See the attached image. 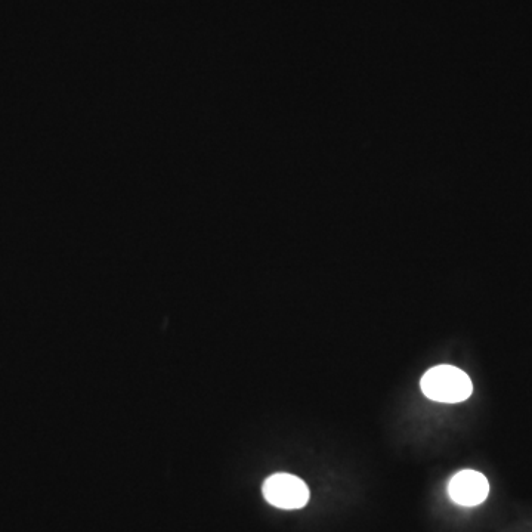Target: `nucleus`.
I'll return each instance as SVG.
<instances>
[{
	"label": "nucleus",
	"mask_w": 532,
	"mask_h": 532,
	"mask_svg": "<svg viewBox=\"0 0 532 532\" xmlns=\"http://www.w3.org/2000/svg\"><path fill=\"white\" fill-rule=\"evenodd\" d=\"M262 493L269 504L284 510L302 509L311 497L305 481L290 473H275L269 476L264 482Z\"/></svg>",
	"instance_id": "2"
},
{
	"label": "nucleus",
	"mask_w": 532,
	"mask_h": 532,
	"mask_svg": "<svg viewBox=\"0 0 532 532\" xmlns=\"http://www.w3.org/2000/svg\"><path fill=\"white\" fill-rule=\"evenodd\" d=\"M425 397L442 404H457L472 395L473 385L465 371L454 366H436L426 371L420 382Z\"/></svg>",
	"instance_id": "1"
},
{
	"label": "nucleus",
	"mask_w": 532,
	"mask_h": 532,
	"mask_svg": "<svg viewBox=\"0 0 532 532\" xmlns=\"http://www.w3.org/2000/svg\"><path fill=\"white\" fill-rule=\"evenodd\" d=\"M448 494L454 503L473 507L484 503L490 494V484L482 473L476 470H462L451 478Z\"/></svg>",
	"instance_id": "3"
}]
</instances>
